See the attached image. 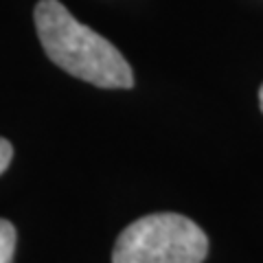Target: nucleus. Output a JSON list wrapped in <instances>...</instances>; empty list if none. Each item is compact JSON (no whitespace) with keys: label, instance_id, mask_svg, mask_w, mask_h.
<instances>
[{"label":"nucleus","instance_id":"3","mask_svg":"<svg viewBox=\"0 0 263 263\" xmlns=\"http://www.w3.org/2000/svg\"><path fill=\"white\" fill-rule=\"evenodd\" d=\"M15 226L9 219H0V263H11L15 252Z\"/></svg>","mask_w":263,"mask_h":263},{"label":"nucleus","instance_id":"5","mask_svg":"<svg viewBox=\"0 0 263 263\" xmlns=\"http://www.w3.org/2000/svg\"><path fill=\"white\" fill-rule=\"evenodd\" d=\"M259 105H261V112H263V86L259 90Z\"/></svg>","mask_w":263,"mask_h":263},{"label":"nucleus","instance_id":"2","mask_svg":"<svg viewBox=\"0 0 263 263\" xmlns=\"http://www.w3.org/2000/svg\"><path fill=\"white\" fill-rule=\"evenodd\" d=\"M209 257L206 233L178 213L138 217L114 243L112 263H204Z\"/></svg>","mask_w":263,"mask_h":263},{"label":"nucleus","instance_id":"4","mask_svg":"<svg viewBox=\"0 0 263 263\" xmlns=\"http://www.w3.org/2000/svg\"><path fill=\"white\" fill-rule=\"evenodd\" d=\"M13 158V147L7 138H0V174L9 167V162Z\"/></svg>","mask_w":263,"mask_h":263},{"label":"nucleus","instance_id":"1","mask_svg":"<svg viewBox=\"0 0 263 263\" xmlns=\"http://www.w3.org/2000/svg\"><path fill=\"white\" fill-rule=\"evenodd\" d=\"M35 29L48 60L68 75L99 88L127 90L134 86V72L119 48L72 18L62 3L40 0Z\"/></svg>","mask_w":263,"mask_h":263}]
</instances>
